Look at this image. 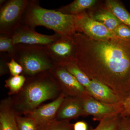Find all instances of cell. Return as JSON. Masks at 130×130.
I'll use <instances>...</instances> for the list:
<instances>
[{"label": "cell", "instance_id": "3", "mask_svg": "<svg viewBox=\"0 0 130 130\" xmlns=\"http://www.w3.org/2000/svg\"><path fill=\"white\" fill-rule=\"evenodd\" d=\"M79 15L64 14L55 9L41 7L39 1L29 0L22 18L21 24L32 29L43 26L61 36L71 37L77 31V23Z\"/></svg>", "mask_w": 130, "mask_h": 130}, {"label": "cell", "instance_id": "23", "mask_svg": "<svg viewBox=\"0 0 130 130\" xmlns=\"http://www.w3.org/2000/svg\"><path fill=\"white\" fill-rule=\"evenodd\" d=\"M18 130H38V125L32 119L27 116L16 115Z\"/></svg>", "mask_w": 130, "mask_h": 130}, {"label": "cell", "instance_id": "1", "mask_svg": "<svg viewBox=\"0 0 130 130\" xmlns=\"http://www.w3.org/2000/svg\"><path fill=\"white\" fill-rule=\"evenodd\" d=\"M72 37L79 68L91 80L105 84L124 101L130 95V41L95 40L78 32Z\"/></svg>", "mask_w": 130, "mask_h": 130}, {"label": "cell", "instance_id": "4", "mask_svg": "<svg viewBox=\"0 0 130 130\" xmlns=\"http://www.w3.org/2000/svg\"><path fill=\"white\" fill-rule=\"evenodd\" d=\"M15 45V52L12 58L22 66V74L26 77L50 71L56 65L43 46Z\"/></svg>", "mask_w": 130, "mask_h": 130}, {"label": "cell", "instance_id": "20", "mask_svg": "<svg viewBox=\"0 0 130 130\" xmlns=\"http://www.w3.org/2000/svg\"><path fill=\"white\" fill-rule=\"evenodd\" d=\"M121 118L120 114L108 116L100 120L95 128L89 130H118Z\"/></svg>", "mask_w": 130, "mask_h": 130}, {"label": "cell", "instance_id": "14", "mask_svg": "<svg viewBox=\"0 0 130 130\" xmlns=\"http://www.w3.org/2000/svg\"><path fill=\"white\" fill-rule=\"evenodd\" d=\"M17 114L12 106V98H7L0 104V128L2 130H18Z\"/></svg>", "mask_w": 130, "mask_h": 130}, {"label": "cell", "instance_id": "16", "mask_svg": "<svg viewBox=\"0 0 130 130\" xmlns=\"http://www.w3.org/2000/svg\"><path fill=\"white\" fill-rule=\"evenodd\" d=\"M106 9L114 14L124 24L130 28V13L118 1L107 0L105 3Z\"/></svg>", "mask_w": 130, "mask_h": 130}, {"label": "cell", "instance_id": "12", "mask_svg": "<svg viewBox=\"0 0 130 130\" xmlns=\"http://www.w3.org/2000/svg\"><path fill=\"white\" fill-rule=\"evenodd\" d=\"M84 98L79 97H65L56 115V120L70 121L83 116Z\"/></svg>", "mask_w": 130, "mask_h": 130}, {"label": "cell", "instance_id": "9", "mask_svg": "<svg viewBox=\"0 0 130 130\" xmlns=\"http://www.w3.org/2000/svg\"><path fill=\"white\" fill-rule=\"evenodd\" d=\"M77 26V32L84 33L95 40L118 38L112 31L109 30L101 23L93 20L85 12L79 15Z\"/></svg>", "mask_w": 130, "mask_h": 130}, {"label": "cell", "instance_id": "5", "mask_svg": "<svg viewBox=\"0 0 130 130\" xmlns=\"http://www.w3.org/2000/svg\"><path fill=\"white\" fill-rule=\"evenodd\" d=\"M29 0L6 1L1 5L0 34L11 37L20 26Z\"/></svg>", "mask_w": 130, "mask_h": 130}, {"label": "cell", "instance_id": "13", "mask_svg": "<svg viewBox=\"0 0 130 130\" xmlns=\"http://www.w3.org/2000/svg\"><path fill=\"white\" fill-rule=\"evenodd\" d=\"M86 90L91 97L102 102L111 104H123L124 102L112 89L97 80H91Z\"/></svg>", "mask_w": 130, "mask_h": 130}, {"label": "cell", "instance_id": "19", "mask_svg": "<svg viewBox=\"0 0 130 130\" xmlns=\"http://www.w3.org/2000/svg\"><path fill=\"white\" fill-rule=\"evenodd\" d=\"M26 78L23 74L19 76H11L5 81V87L9 90V95L17 94L23 88Z\"/></svg>", "mask_w": 130, "mask_h": 130}, {"label": "cell", "instance_id": "30", "mask_svg": "<svg viewBox=\"0 0 130 130\" xmlns=\"http://www.w3.org/2000/svg\"><path fill=\"white\" fill-rule=\"evenodd\" d=\"M0 130H2V129L1 128H0Z\"/></svg>", "mask_w": 130, "mask_h": 130}, {"label": "cell", "instance_id": "17", "mask_svg": "<svg viewBox=\"0 0 130 130\" xmlns=\"http://www.w3.org/2000/svg\"><path fill=\"white\" fill-rule=\"evenodd\" d=\"M90 17L95 21L102 23L112 32L116 27L123 24L114 14L106 9Z\"/></svg>", "mask_w": 130, "mask_h": 130}, {"label": "cell", "instance_id": "25", "mask_svg": "<svg viewBox=\"0 0 130 130\" xmlns=\"http://www.w3.org/2000/svg\"><path fill=\"white\" fill-rule=\"evenodd\" d=\"M7 66L11 76H14L23 74V67L13 58H11L8 62Z\"/></svg>", "mask_w": 130, "mask_h": 130}, {"label": "cell", "instance_id": "28", "mask_svg": "<svg viewBox=\"0 0 130 130\" xmlns=\"http://www.w3.org/2000/svg\"><path fill=\"white\" fill-rule=\"evenodd\" d=\"M118 130H130V117H122Z\"/></svg>", "mask_w": 130, "mask_h": 130}, {"label": "cell", "instance_id": "6", "mask_svg": "<svg viewBox=\"0 0 130 130\" xmlns=\"http://www.w3.org/2000/svg\"><path fill=\"white\" fill-rule=\"evenodd\" d=\"M58 82L61 93L66 97L86 98L90 96L76 78L63 67L56 65L50 71Z\"/></svg>", "mask_w": 130, "mask_h": 130}, {"label": "cell", "instance_id": "26", "mask_svg": "<svg viewBox=\"0 0 130 130\" xmlns=\"http://www.w3.org/2000/svg\"><path fill=\"white\" fill-rule=\"evenodd\" d=\"M120 115L122 117L130 116V95L123 102V110Z\"/></svg>", "mask_w": 130, "mask_h": 130}, {"label": "cell", "instance_id": "27", "mask_svg": "<svg viewBox=\"0 0 130 130\" xmlns=\"http://www.w3.org/2000/svg\"><path fill=\"white\" fill-rule=\"evenodd\" d=\"M6 57L1 55L0 60V75L3 76L7 73L9 71L7 63L8 61H7Z\"/></svg>", "mask_w": 130, "mask_h": 130}, {"label": "cell", "instance_id": "7", "mask_svg": "<svg viewBox=\"0 0 130 130\" xmlns=\"http://www.w3.org/2000/svg\"><path fill=\"white\" fill-rule=\"evenodd\" d=\"M44 48L56 65L62 66L68 61L75 60V47L72 36H60Z\"/></svg>", "mask_w": 130, "mask_h": 130}, {"label": "cell", "instance_id": "15", "mask_svg": "<svg viewBox=\"0 0 130 130\" xmlns=\"http://www.w3.org/2000/svg\"><path fill=\"white\" fill-rule=\"evenodd\" d=\"M96 2L95 0H75L69 5L55 10L65 14L79 15L84 12L85 10L93 7Z\"/></svg>", "mask_w": 130, "mask_h": 130}, {"label": "cell", "instance_id": "22", "mask_svg": "<svg viewBox=\"0 0 130 130\" xmlns=\"http://www.w3.org/2000/svg\"><path fill=\"white\" fill-rule=\"evenodd\" d=\"M15 45L11 37L0 34V52L6 53L11 58L15 52Z\"/></svg>", "mask_w": 130, "mask_h": 130}, {"label": "cell", "instance_id": "29", "mask_svg": "<svg viewBox=\"0 0 130 130\" xmlns=\"http://www.w3.org/2000/svg\"><path fill=\"white\" fill-rule=\"evenodd\" d=\"M73 130H89L88 124L85 121H78L73 124Z\"/></svg>", "mask_w": 130, "mask_h": 130}, {"label": "cell", "instance_id": "24", "mask_svg": "<svg viewBox=\"0 0 130 130\" xmlns=\"http://www.w3.org/2000/svg\"><path fill=\"white\" fill-rule=\"evenodd\" d=\"M115 36L122 40L130 41V28L124 24L116 27L113 31Z\"/></svg>", "mask_w": 130, "mask_h": 130}, {"label": "cell", "instance_id": "11", "mask_svg": "<svg viewBox=\"0 0 130 130\" xmlns=\"http://www.w3.org/2000/svg\"><path fill=\"white\" fill-rule=\"evenodd\" d=\"M65 97L61 94L51 102L38 107L25 115L32 119L38 126L55 120L58 110Z\"/></svg>", "mask_w": 130, "mask_h": 130}, {"label": "cell", "instance_id": "18", "mask_svg": "<svg viewBox=\"0 0 130 130\" xmlns=\"http://www.w3.org/2000/svg\"><path fill=\"white\" fill-rule=\"evenodd\" d=\"M61 66L66 68L85 89L89 87L91 80L79 68L75 60L68 61Z\"/></svg>", "mask_w": 130, "mask_h": 130}, {"label": "cell", "instance_id": "10", "mask_svg": "<svg viewBox=\"0 0 130 130\" xmlns=\"http://www.w3.org/2000/svg\"><path fill=\"white\" fill-rule=\"evenodd\" d=\"M123 105L105 103L89 96L84 99L83 116H92L94 120L99 121L108 116L121 113Z\"/></svg>", "mask_w": 130, "mask_h": 130}, {"label": "cell", "instance_id": "2", "mask_svg": "<svg viewBox=\"0 0 130 130\" xmlns=\"http://www.w3.org/2000/svg\"><path fill=\"white\" fill-rule=\"evenodd\" d=\"M26 78L23 88L12 98L13 107L18 115H26L43 103L55 100L62 94L58 82L50 71Z\"/></svg>", "mask_w": 130, "mask_h": 130}, {"label": "cell", "instance_id": "8", "mask_svg": "<svg viewBox=\"0 0 130 130\" xmlns=\"http://www.w3.org/2000/svg\"><path fill=\"white\" fill-rule=\"evenodd\" d=\"M60 36L56 33L52 35H43L37 32L35 29L21 24L11 38L14 44L45 46L56 41Z\"/></svg>", "mask_w": 130, "mask_h": 130}, {"label": "cell", "instance_id": "21", "mask_svg": "<svg viewBox=\"0 0 130 130\" xmlns=\"http://www.w3.org/2000/svg\"><path fill=\"white\" fill-rule=\"evenodd\" d=\"M38 130H73V124L69 121L55 120L43 125L38 126Z\"/></svg>", "mask_w": 130, "mask_h": 130}, {"label": "cell", "instance_id": "31", "mask_svg": "<svg viewBox=\"0 0 130 130\" xmlns=\"http://www.w3.org/2000/svg\"><path fill=\"white\" fill-rule=\"evenodd\" d=\"M129 117H130V116H129Z\"/></svg>", "mask_w": 130, "mask_h": 130}]
</instances>
